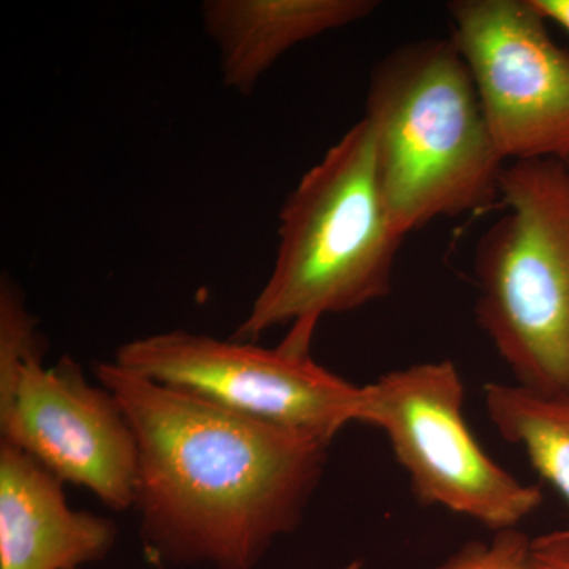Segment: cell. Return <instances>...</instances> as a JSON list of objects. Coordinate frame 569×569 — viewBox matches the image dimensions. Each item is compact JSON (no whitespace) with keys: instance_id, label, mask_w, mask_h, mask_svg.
Instances as JSON below:
<instances>
[{"instance_id":"obj_1","label":"cell","mask_w":569,"mask_h":569,"mask_svg":"<svg viewBox=\"0 0 569 569\" xmlns=\"http://www.w3.org/2000/svg\"><path fill=\"white\" fill-rule=\"evenodd\" d=\"M93 373L137 443L133 508L152 565L253 569L293 533L323 479L329 443L163 387L114 361Z\"/></svg>"},{"instance_id":"obj_2","label":"cell","mask_w":569,"mask_h":569,"mask_svg":"<svg viewBox=\"0 0 569 569\" xmlns=\"http://www.w3.org/2000/svg\"><path fill=\"white\" fill-rule=\"evenodd\" d=\"M279 222L271 274L231 339L254 342L288 325L280 343L310 353L325 317L355 312L391 293L407 238L385 203L365 118L302 176Z\"/></svg>"},{"instance_id":"obj_3","label":"cell","mask_w":569,"mask_h":569,"mask_svg":"<svg viewBox=\"0 0 569 569\" xmlns=\"http://www.w3.org/2000/svg\"><path fill=\"white\" fill-rule=\"evenodd\" d=\"M365 119L381 193L403 236L500 197L505 160L451 39L413 41L381 59L370 74Z\"/></svg>"},{"instance_id":"obj_4","label":"cell","mask_w":569,"mask_h":569,"mask_svg":"<svg viewBox=\"0 0 569 569\" xmlns=\"http://www.w3.org/2000/svg\"><path fill=\"white\" fill-rule=\"evenodd\" d=\"M507 212L479 238L477 321L518 387L569 397V171L559 160L503 168Z\"/></svg>"},{"instance_id":"obj_5","label":"cell","mask_w":569,"mask_h":569,"mask_svg":"<svg viewBox=\"0 0 569 569\" xmlns=\"http://www.w3.org/2000/svg\"><path fill=\"white\" fill-rule=\"evenodd\" d=\"M466 385L455 362L427 361L362 387L358 422L387 436L411 492L490 530L518 529L542 503L482 449L466 418Z\"/></svg>"},{"instance_id":"obj_6","label":"cell","mask_w":569,"mask_h":569,"mask_svg":"<svg viewBox=\"0 0 569 569\" xmlns=\"http://www.w3.org/2000/svg\"><path fill=\"white\" fill-rule=\"evenodd\" d=\"M112 361L163 387L329 445L358 422L362 387L282 343L264 348L174 329L123 343Z\"/></svg>"},{"instance_id":"obj_7","label":"cell","mask_w":569,"mask_h":569,"mask_svg":"<svg viewBox=\"0 0 569 569\" xmlns=\"http://www.w3.org/2000/svg\"><path fill=\"white\" fill-rule=\"evenodd\" d=\"M448 11L501 159L567 163L569 51L548 20L531 0H455Z\"/></svg>"},{"instance_id":"obj_8","label":"cell","mask_w":569,"mask_h":569,"mask_svg":"<svg viewBox=\"0 0 569 569\" xmlns=\"http://www.w3.org/2000/svg\"><path fill=\"white\" fill-rule=\"evenodd\" d=\"M0 441L114 511L133 508L137 443L114 395L92 385L71 356L32 358L0 373Z\"/></svg>"},{"instance_id":"obj_9","label":"cell","mask_w":569,"mask_h":569,"mask_svg":"<svg viewBox=\"0 0 569 569\" xmlns=\"http://www.w3.org/2000/svg\"><path fill=\"white\" fill-rule=\"evenodd\" d=\"M63 485L0 441V569H80L111 552L114 520L70 508Z\"/></svg>"},{"instance_id":"obj_10","label":"cell","mask_w":569,"mask_h":569,"mask_svg":"<svg viewBox=\"0 0 569 569\" xmlns=\"http://www.w3.org/2000/svg\"><path fill=\"white\" fill-rule=\"evenodd\" d=\"M377 9L376 0H208L201 13L223 84L249 96L284 52Z\"/></svg>"},{"instance_id":"obj_11","label":"cell","mask_w":569,"mask_h":569,"mask_svg":"<svg viewBox=\"0 0 569 569\" xmlns=\"http://www.w3.org/2000/svg\"><path fill=\"white\" fill-rule=\"evenodd\" d=\"M482 395L500 437L522 448L531 467L569 503V397L542 396L507 383L485 385ZM552 535L569 550V530Z\"/></svg>"},{"instance_id":"obj_12","label":"cell","mask_w":569,"mask_h":569,"mask_svg":"<svg viewBox=\"0 0 569 569\" xmlns=\"http://www.w3.org/2000/svg\"><path fill=\"white\" fill-rule=\"evenodd\" d=\"M432 569H538L533 539L519 529L496 531L490 542L471 541Z\"/></svg>"},{"instance_id":"obj_13","label":"cell","mask_w":569,"mask_h":569,"mask_svg":"<svg viewBox=\"0 0 569 569\" xmlns=\"http://www.w3.org/2000/svg\"><path fill=\"white\" fill-rule=\"evenodd\" d=\"M533 556L538 569H569V550L552 533L533 539Z\"/></svg>"},{"instance_id":"obj_14","label":"cell","mask_w":569,"mask_h":569,"mask_svg":"<svg viewBox=\"0 0 569 569\" xmlns=\"http://www.w3.org/2000/svg\"><path fill=\"white\" fill-rule=\"evenodd\" d=\"M535 9L569 32V0H531Z\"/></svg>"},{"instance_id":"obj_15","label":"cell","mask_w":569,"mask_h":569,"mask_svg":"<svg viewBox=\"0 0 569 569\" xmlns=\"http://www.w3.org/2000/svg\"><path fill=\"white\" fill-rule=\"evenodd\" d=\"M153 567H156L157 569H168L167 565H160V563L153 565ZM339 569H362V563H361V561L355 560V561H351V563L346 565V567H342Z\"/></svg>"},{"instance_id":"obj_16","label":"cell","mask_w":569,"mask_h":569,"mask_svg":"<svg viewBox=\"0 0 569 569\" xmlns=\"http://www.w3.org/2000/svg\"><path fill=\"white\" fill-rule=\"evenodd\" d=\"M565 164H567V168H568V171H569V160H568V162H567V163H565Z\"/></svg>"}]
</instances>
